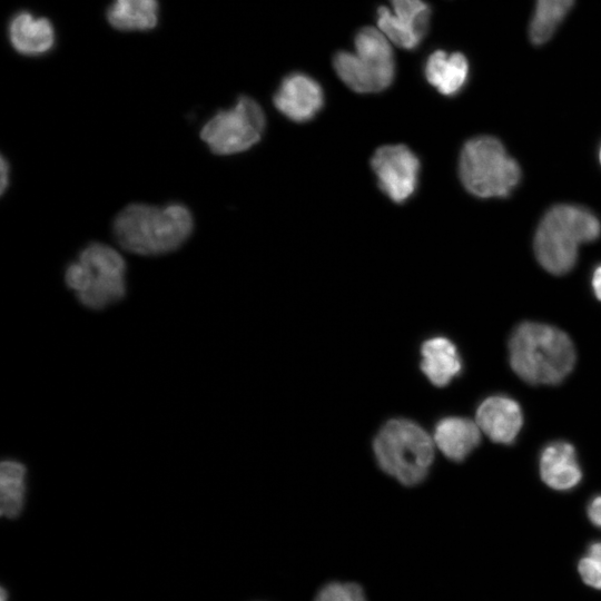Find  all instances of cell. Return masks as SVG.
Segmentation results:
<instances>
[{"instance_id": "6da1fadb", "label": "cell", "mask_w": 601, "mask_h": 601, "mask_svg": "<svg viewBox=\"0 0 601 601\" xmlns=\"http://www.w3.org/2000/svg\"><path fill=\"white\" fill-rule=\"evenodd\" d=\"M193 230V214L179 203L166 206L129 204L116 215L112 223L118 245L139 256H159L177 250Z\"/></svg>"}, {"instance_id": "7a4b0ae2", "label": "cell", "mask_w": 601, "mask_h": 601, "mask_svg": "<svg viewBox=\"0 0 601 601\" xmlns=\"http://www.w3.org/2000/svg\"><path fill=\"white\" fill-rule=\"evenodd\" d=\"M512 370L526 383L554 385L562 382L575 363V349L561 329L542 323L524 322L509 341Z\"/></svg>"}, {"instance_id": "3957f363", "label": "cell", "mask_w": 601, "mask_h": 601, "mask_svg": "<svg viewBox=\"0 0 601 601\" xmlns=\"http://www.w3.org/2000/svg\"><path fill=\"white\" fill-rule=\"evenodd\" d=\"M599 218L579 205L560 204L542 217L534 235V254L540 265L551 274L563 275L577 263L579 247L598 239Z\"/></svg>"}, {"instance_id": "277c9868", "label": "cell", "mask_w": 601, "mask_h": 601, "mask_svg": "<svg viewBox=\"0 0 601 601\" xmlns=\"http://www.w3.org/2000/svg\"><path fill=\"white\" fill-rule=\"evenodd\" d=\"M126 262L114 247L93 242L65 270V283L81 305L104 309L126 295Z\"/></svg>"}, {"instance_id": "5b68a950", "label": "cell", "mask_w": 601, "mask_h": 601, "mask_svg": "<svg viewBox=\"0 0 601 601\" xmlns=\"http://www.w3.org/2000/svg\"><path fill=\"white\" fill-rule=\"evenodd\" d=\"M434 440L416 423L388 421L374 440L378 465L404 485H415L427 475L434 459Z\"/></svg>"}, {"instance_id": "8992f818", "label": "cell", "mask_w": 601, "mask_h": 601, "mask_svg": "<svg viewBox=\"0 0 601 601\" xmlns=\"http://www.w3.org/2000/svg\"><path fill=\"white\" fill-rule=\"evenodd\" d=\"M459 174L465 189L480 198L508 197L521 179L519 164L492 136H479L465 142Z\"/></svg>"}, {"instance_id": "52a82bcc", "label": "cell", "mask_w": 601, "mask_h": 601, "mask_svg": "<svg viewBox=\"0 0 601 601\" xmlns=\"http://www.w3.org/2000/svg\"><path fill=\"white\" fill-rule=\"evenodd\" d=\"M356 53L339 51L333 59L338 77L354 91L377 92L394 79L395 63L392 48L376 29L366 27L355 37Z\"/></svg>"}, {"instance_id": "ba28073f", "label": "cell", "mask_w": 601, "mask_h": 601, "mask_svg": "<svg viewBox=\"0 0 601 601\" xmlns=\"http://www.w3.org/2000/svg\"><path fill=\"white\" fill-rule=\"evenodd\" d=\"M266 126L262 107L249 97H239L230 109L216 112L200 129V138L219 156L245 151L257 144Z\"/></svg>"}, {"instance_id": "9c48e42d", "label": "cell", "mask_w": 601, "mask_h": 601, "mask_svg": "<svg viewBox=\"0 0 601 601\" xmlns=\"http://www.w3.org/2000/svg\"><path fill=\"white\" fill-rule=\"evenodd\" d=\"M371 165L382 191L394 203L407 200L416 189L420 160L404 145L380 147L372 157Z\"/></svg>"}, {"instance_id": "30bf717a", "label": "cell", "mask_w": 601, "mask_h": 601, "mask_svg": "<svg viewBox=\"0 0 601 601\" xmlns=\"http://www.w3.org/2000/svg\"><path fill=\"white\" fill-rule=\"evenodd\" d=\"M324 95L321 85L300 72L287 76L274 96L276 108L296 122H305L314 118L322 109Z\"/></svg>"}, {"instance_id": "8fae6325", "label": "cell", "mask_w": 601, "mask_h": 601, "mask_svg": "<svg viewBox=\"0 0 601 601\" xmlns=\"http://www.w3.org/2000/svg\"><path fill=\"white\" fill-rule=\"evenodd\" d=\"M475 421L480 430L493 442L512 444L523 424L520 405L505 395L485 398L477 407Z\"/></svg>"}, {"instance_id": "7c38bea8", "label": "cell", "mask_w": 601, "mask_h": 601, "mask_svg": "<svg viewBox=\"0 0 601 601\" xmlns=\"http://www.w3.org/2000/svg\"><path fill=\"white\" fill-rule=\"evenodd\" d=\"M540 475L551 489L566 491L577 486L582 471L572 444L558 441L546 445L540 455Z\"/></svg>"}, {"instance_id": "4fadbf2b", "label": "cell", "mask_w": 601, "mask_h": 601, "mask_svg": "<svg viewBox=\"0 0 601 601\" xmlns=\"http://www.w3.org/2000/svg\"><path fill=\"white\" fill-rule=\"evenodd\" d=\"M9 40L21 55L40 56L49 52L55 45L52 23L43 17L20 11L9 22Z\"/></svg>"}, {"instance_id": "5bb4252c", "label": "cell", "mask_w": 601, "mask_h": 601, "mask_svg": "<svg viewBox=\"0 0 601 601\" xmlns=\"http://www.w3.org/2000/svg\"><path fill=\"white\" fill-rule=\"evenodd\" d=\"M481 432L476 421L451 416L436 424L433 440L446 457L460 462L480 444Z\"/></svg>"}, {"instance_id": "9a60e30c", "label": "cell", "mask_w": 601, "mask_h": 601, "mask_svg": "<svg viewBox=\"0 0 601 601\" xmlns=\"http://www.w3.org/2000/svg\"><path fill=\"white\" fill-rule=\"evenodd\" d=\"M469 61L461 52L436 50L425 62L426 80L444 96L459 93L469 79Z\"/></svg>"}, {"instance_id": "2e32d148", "label": "cell", "mask_w": 601, "mask_h": 601, "mask_svg": "<svg viewBox=\"0 0 601 601\" xmlns=\"http://www.w3.org/2000/svg\"><path fill=\"white\" fill-rule=\"evenodd\" d=\"M421 353V368L435 386L447 385L462 370L461 357L449 338L433 337L425 341Z\"/></svg>"}, {"instance_id": "e0dca14e", "label": "cell", "mask_w": 601, "mask_h": 601, "mask_svg": "<svg viewBox=\"0 0 601 601\" xmlns=\"http://www.w3.org/2000/svg\"><path fill=\"white\" fill-rule=\"evenodd\" d=\"M159 17L157 0H115L107 9V20L122 31H146L155 28Z\"/></svg>"}, {"instance_id": "ac0fdd59", "label": "cell", "mask_w": 601, "mask_h": 601, "mask_svg": "<svg viewBox=\"0 0 601 601\" xmlns=\"http://www.w3.org/2000/svg\"><path fill=\"white\" fill-rule=\"evenodd\" d=\"M27 491V470L17 460H4L0 465V512L13 519L23 509Z\"/></svg>"}, {"instance_id": "d6986e66", "label": "cell", "mask_w": 601, "mask_h": 601, "mask_svg": "<svg viewBox=\"0 0 601 601\" xmlns=\"http://www.w3.org/2000/svg\"><path fill=\"white\" fill-rule=\"evenodd\" d=\"M574 0H536L529 26L533 45L541 46L551 39L573 7Z\"/></svg>"}, {"instance_id": "ffe728a7", "label": "cell", "mask_w": 601, "mask_h": 601, "mask_svg": "<svg viewBox=\"0 0 601 601\" xmlns=\"http://www.w3.org/2000/svg\"><path fill=\"white\" fill-rule=\"evenodd\" d=\"M393 14L405 27L424 38L427 32L431 9L423 0H390Z\"/></svg>"}, {"instance_id": "44dd1931", "label": "cell", "mask_w": 601, "mask_h": 601, "mask_svg": "<svg viewBox=\"0 0 601 601\" xmlns=\"http://www.w3.org/2000/svg\"><path fill=\"white\" fill-rule=\"evenodd\" d=\"M377 24L391 41L407 50L416 48L423 39L412 29L401 23L386 7L377 9Z\"/></svg>"}, {"instance_id": "7402d4cb", "label": "cell", "mask_w": 601, "mask_h": 601, "mask_svg": "<svg viewBox=\"0 0 601 601\" xmlns=\"http://www.w3.org/2000/svg\"><path fill=\"white\" fill-rule=\"evenodd\" d=\"M578 571L582 581L597 590H601V541L591 543L579 560Z\"/></svg>"}, {"instance_id": "603a6c76", "label": "cell", "mask_w": 601, "mask_h": 601, "mask_svg": "<svg viewBox=\"0 0 601 601\" xmlns=\"http://www.w3.org/2000/svg\"><path fill=\"white\" fill-rule=\"evenodd\" d=\"M314 601H366L361 585L353 582H331L324 585Z\"/></svg>"}, {"instance_id": "cb8c5ba5", "label": "cell", "mask_w": 601, "mask_h": 601, "mask_svg": "<svg viewBox=\"0 0 601 601\" xmlns=\"http://www.w3.org/2000/svg\"><path fill=\"white\" fill-rule=\"evenodd\" d=\"M588 516L595 526L601 528V495H597L589 502Z\"/></svg>"}, {"instance_id": "d4e9b609", "label": "cell", "mask_w": 601, "mask_h": 601, "mask_svg": "<svg viewBox=\"0 0 601 601\" xmlns=\"http://www.w3.org/2000/svg\"><path fill=\"white\" fill-rule=\"evenodd\" d=\"M1 195L4 194L6 189L9 186V178H10V165L9 161L6 159L4 156L1 157Z\"/></svg>"}, {"instance_id": "484cf974", "label": "cell", "mask_w": 601, "mask_h": 601, "mask_svg": "<svg viewBox=\"0 0 601 601\" xmlns=\"http://www.w3.org/2000/svg\"><path fill=\"white\" fill-rule=\"evenodd\" d=\"M591 286L595 297L601 300V265H598L592 273Z\"/></svg>"}, {"instance_id": "4316f807", "label": "cell", "mask_w": 601, "mask_h": 601, "mask_svg": "<svg viewBox=\"0 0 601 601\" xmlns=\"http://www.w3.org/2000/svg\"><path fill=\"white\" fill-rule=\"evenodd\" d=\"M599 159H600V162H601V146H600V150H599Z\"/></svg>"}]
</instances>
